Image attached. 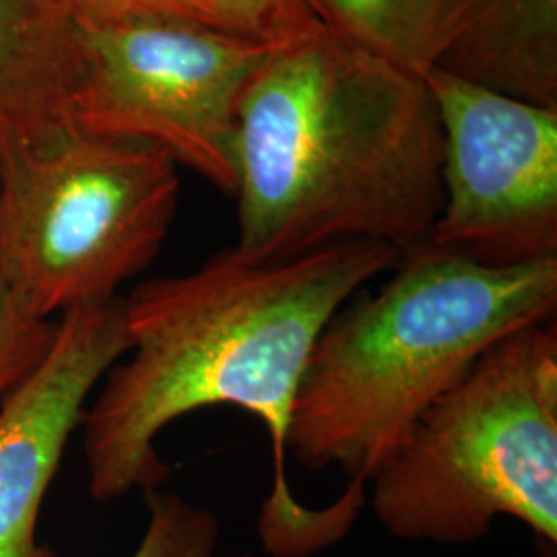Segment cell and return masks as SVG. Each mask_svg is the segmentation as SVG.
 <instances>
[{"instance_id":"6da1fadb","label":"cell","mask_w":557,"mask_h":557,"mask_svg":"<svg viewBox=\"0 0 557 557\" xmlns=\"http://www.w3.org/2000/svg\"><path fill=\"white\" fill-rule=\"evenodd\" d=\"M403 255L380 242H343L294 259L259 260L236 246L199 269L137 285L122 298L126 354L81 419L87 485L96 502L160 490L172 469L161 432L207 407L259 419L273 457L260 539L273 557H310L347 535L337 502L299 504L287 440L301 374L322 329Z\"/></svg>"},{"instance_id":"7a4b0ae2","label":"cell","mask_w":557,"mask_h":557,"mask_svg":"<svg viewBox=\"0 0 557 557\" xmlns=\"http://www.w3.org/2000/svg\"><path fill=\"white\" fill-rule=\"evenodd\" d=\"M442 160L425 79L324 27L278 41L239 108L234 246L259 260L343 242L407 255L438 220Z\"/></svg>"},{"instance_id":"3957f363","label":"cell","mask_w":557,"mask_h":557,"mask_svg":"<svg viewBox=\"0 0 557 557\" xmlns=\"http://www.w3.org/2000/svg\"><path fill=\"white\" fill-rule=\"evenodd\" d=\"M556 317L557 259L487 267L419 246L322 329L299 382L289 455L310 471L338 469L345 494L366 504V483L492 345Z\"/></svg>"},{"instance_id":"277c9868","label":"cell","mask_w":557,"mask_h":557,"mask_svg":"<svg viewBox=\"0 0 557 557\" xmlns=\"http://www.w3.org/2000/svg\"><path fill=\"white\" fill-rule=\"evenodd\" d=\"M370 485L393 537L467 545L510 517L557 545V319L492 345Z\"/></svg>"},{"instance_id":"5b68a950","label":"cell","mask_w":557,"mask_h":557,"mask_svg":"<svg viewBox=\"0 0 557 557\" xmlns=\"http://www.w3.org/2000/svg\"><path fill=\"white\" fill-rule=\"evenodd\" d=\"M176 160L156 145L69 131L0 165V281L34 319L119 298L176 218Z\"/></svg>"},{"instance_id":"8992f818","label":"cell","mask_w":557,"mask_h":557,"mask_svg":"<svg viewBox=\"0 0 557 557\" xmlns=\"http://www.w3.org/2000/svg\"><path fill=\"white\" fill-rule=\"evenodd\" d=\"M275 44L182 21L81 27L71 124L156 145L234 199L239 108Z\"/></svg>"},{"instance_id":"52a82bcc","label":"cell","mask_w":557,"mask_h":557,"mask_svg":"<svg viewBox=\"0 0 557 557\" xmlns=\"http://www.w3.org/2000/svg\"><path fill=\"white\" fill-rule=\"evenodd\" d=\"M425 85L444 137L442 209L428 244L487 267L557 259V108L438 69Z\"/></svg>"},{"instance_id":"ba28073f","label":"cell","mask_w":557,"mask_h":557,"mask_svg":"<svg viewBox=\"0 0 557 557\" xmlns=\"http://www.w3.org/2000/svg\"><path fill=\"white\" fill-rule=\"evenodd\" d=\"M126 347L122 298L66 312L38 368L0 403V557H54L38 543L41 504L89 397Z\"/></svg>"},{"instance_id":"9c48e42d","label":"cell","mask_w":557,"mask_h":557,"mask_svg":"<svg viewBox=\"0 0 557 557\" xmlns=\"http://www.w3.org/2000/svg\"><path fill=\"white\" fill-rule=\"evenodd\" d=\"M75 0H0V165L73 131Z\"/></svg>"},{"instance_id":"30bf717a","label":"cell","mask_w":557,"mask_h":557,"mask_svg":"<svg viewBox=\"0 0 557 557\" xmlns=\"http://www.w3.org/2000/svg\"><path fill=\"white\" fill-rule=\"evenodd\" d=\"M438 71L557 108V0H462Z\"/></svg>"},{"instance_id":"8fae6325","label":"cell","mask_w":557,"mask_h":557,"mask_svg":"<svg viewBox=\"0 0 557 557\" xmlns=\"http://www.w3.org/2000/svg\"><path fill=\"white\" fill-rule=\"evenodd\" d=\"M329 34L425 79L455 34L462 0H301Z\"/></svg>"},{"instance_id":"7c38bea8","label":"cell","mask_w":557,"mask_h":557,"mask_svg":"<svg viewBox=\"0 0 557 557\" xmlns=\"http://www.w3.org/2000/svg\"><path fill=\"white\" fill-rule=\"evenodd\" d=\"M79 27L128 20L195 23L264 41L289 40L255 0H75Z\"/></svg>"},{"instance_id":"4fadbf2b","label":"cell","mask_w":557,"mask_h":557,"mask_svg":"<svg viewBox=\"0 0 557 557\" xmlns=\"http://www.w3.org/2000/svg\"><path fill=\"white\" fill-rule=\"evenodd\" d=\"M147 524L131 557H218L220 518L209 508L174 492L143 494Z\"/></svg>"},{"instance_id":"5bb4252c","label":"cell","mask_w":557,"mask_h":557,"mask_svg":"<svg viewBox=\"0 0 557 557\" xmlns=\"http://www.w3.org/2000/svg\"><path fill=\"white\" fill-rule=\"evenodd\" d=\"M54 331L57 320L27 314L0 281V403L38 368Z\"/></svg>"},{"instance_id":"9a60e30c","label":"cell","mask_w":557,"mask_h":557,"mask_svg":"<svg viewBox=\"0 0 557 557\" xmlns=\"http://www.w3.org/2000/svg\"><path fill=\"white\" fill-rule=\"evenodd\" d=\"M255 2L273 17V21L283 29V34L289 38H296L320 27L319 21L312 17V13L304 7L301 0H255Z\"/></svg>"},{"instance_id":"2e32d148","label":"cell","mask_w":557,"mask_h":557,"mask_svg":"<svg viewBox=\"0 0 557 557\" xmlns=\"http://www.w3.org/2000/svg\"><path fill=\"white\" fill-rule=\"evenodd\" d=\"M539 541V552H541V557H556V545H552V543H547V541Z\"/></svg>"}]
</instances>
